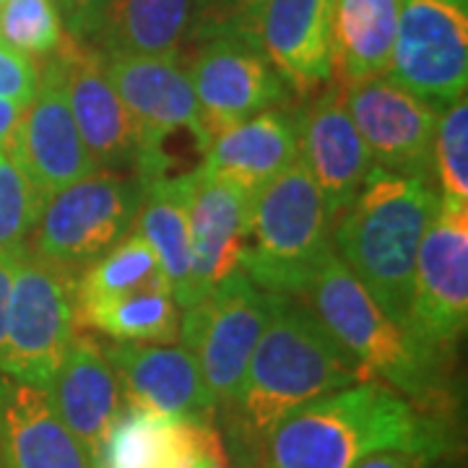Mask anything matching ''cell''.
Returning <instances> with one entry per match:
<instances>
[{
  "label": "cell",
  "mask_w": 468,
  "mask_h": 468,
  "mask_svg": "<svg viewBox=\"0 0 468 468\" xmlns=\"http://www.w3.org/2000/svg\"><path fill=\"white\" fill-rule=\"evenodd\" d=\"M369 383L349 351L300 297L268 294V320L242 385L218 414L239 468H250L276 424L325 393ZM229 455V458H232Z\"/></svg>",
  "instance_id": "6da1fadb"
},
{
  "label": "cell",
  "mask_w": 468,
  "mask_h": 468,
  "mask_svg": "<svg viewBox=\"0 0 468 468\" xmlns=\"http://www.w3.org/2000/svg\"><path fill=\"white\" fill-rule=\"evenodd\" d=\"M378 451L437 461L452 451L451 419L419 411L385 383H356L286 414L250 468H354Z\"/></svg>",
  "instance_id": "7a4b0ae2"
},
{
  "label": "cell",
  "mask_w": 468,
  "mask_h": 468,
  "mask_svg": "<svg viewBox=\"0 0 468 468\" xmlns=\"http://www.w3.org/2000/svg\"><path fill=\"white\" fill-rule=\"evenodd\" d=\"M440 193L427 177H406L372 165L365 185L335 218L331 242L344 266L367 289L385 318L406 331L414 263Z\"/></svg>",
  "instance_id": "3957f363"
},
{
  "label": "cell",
  "mask_w": 468,
  "mask_h": 468,
  "mask_svg": "<svg viewBox=\"0 0 468 468\" xmlns=\"http://www.w3.org/2000/svg\"><path fill=\"white\" fill-rule=\"evenodd\" d=\"M302 300L354 356L367 380L393 388L424 414L452 417L451 367L455 354L421 346L401 325L385 318L335 252L325 258Z\"/></svg>",
  "instance_id": "277c9868"
},
{
  "label": "cell",
  "mask_w": 468,
  "mask_h": 468,
  "mask_svg": "<svg viewBox=\"0 0 468 468\" xmlns=\"http://www.w3.org/2000/svg\"><path fill=\"white\" fill-rule=\"evenodd\" d=\"M331 232L318 185L297 159L252 193L239 271L268 294L302 300L334 252Z\"/></svg>",
  "instance_id": "5b68a950"
},
{
  "label": "cell",
  "mask_w": 468,
  "mask_h": 468,
  "mask_svg": "<svg viewBox=\"0 0 468 468\" xmlns=\"http://www.w3.org/2000/svg\"><path fill=\"white\" fill-rule=\"evenodd\" d=\"M79 331V273L24 245L18 258L0 372L11 380L50 385Z\"/></svg>",
  "instance_id": "8992f818"
},
{
  "label": "cell",
  "mask_w": 468,
  "mask_h": 468,
  "mask_svg": "<svg viewBox=\"0 0 468 468\" xmlns=\"http://www.w3.org/2000/svg\"><path fill=\"white\" fill-rule=\"evenodd\" d=\"M138 206L141 183L135 175L94 169L42 206L29 248L81 276L84 268L133 232Z\"/></svg>",
  "instance_id": "52a82bcc"
},
{
  "label": "cell",
  "mask_w": 468,
  "mask_h": 468,
  "mask_svg": "<svg viewBox=\"0 0 468 468\" xmlns=\"http://www.w3.org/2000/svg\"><path fill=\"white\" fill-rule=\"evenodd\" d=\"M468 325V203L440 198L414 263L406 334L455 354Z\"/></svg>",
  "instance_id": "ba28073f"
},
{
  "label": "cell",
  "mask_w": 468,
  "mask_h": 468,
  "mask_svg": "<svg viewBox=\"0 0 468 468\" xmlns=\"http://www.w3.org/2000/svg\"><path fill=\"white\" fill-rule=\"evenodd\" d=\"M180 338L201 367L206 388L217 401V414L229 406L242 385L252 349L268 320V292L237 271L185 307Z\"/></svg>",
  "instance_id": "9c48e42d"
},
{
  "label": "cell",
  "mask_w": 468,
  "mask_h": 468,
  "mask_svg": "<svg viewBox=\"0 0 468 468\" xmlns=\"http://www.w3.org/2000/svg\"><path fill=\"white\" fill-rule=\"evenodd\" d=\"M388 79L427 101L437 115L466 94V0H401Z\"/></svg>",
  "instance_id": "30bf717a"
},
{
  "label": "cell",
  "mask_w": 468,
  "mask_h": 468,
  "mask_svg": "<svg viewBox=\"0 0 468 468\" xmlns=\"http://www.w3.org/2000/svg\"><path fill=\"white\" fill-rule=\"evenodd\" d=\"M198 100L201 135L208 144L232 125L279 107L286 100L284 79L271 66L258 39L217 37L193 45L183 58Z\"/></svg>",
  "instance_id": "8fae6325"
},
{
  "label": "cell",
  "mask_w": 468,
  "mask_h": 468,
  "mask_svg": "<svg viewBox=\"0 0 468 468\" xmlns=\"http://www.w3.org/2000/svg\"><path fill=\"white\" fill-rule=\"evenodd\" d=\"M344 101L378 167L432 180L437 112L388 76L344 89Z\"/></svg>",
  "instance_id": "7c38bea8"
},
{
  "label": "cell",
  "mask_w": 468,
  "mask_h": 468,
  "mask_svg": "<svg viewBox=\"0 0 468 468\" xmlns=\"http://www.w3.org/2000/svg\"><path fill=\"white\" fill-rule=\"evenodd\" d=\"M294 115L300 162L318 185L325 211L335 224L365 185L372 154L346 110L344 89L335 81L307 97Z\"/></svg>",
  "instance_id": "4fadbf2b"
},
{
  "label": "cell",
  "mask_w": 468,
  "mask_h": 468,
  "mask_svg": "<svg viewBox=\"0 0 468 468\" xmlns=\"http://www.w3.org/2000/svg\"><path fill=\"white\" fill-rule=\"evenodd\" d=\"M8 144L45 203L63 187L100 169L68 110L60 68L52 55L39 68V89Z\"/></svg>",
  "instance_id": "5bb4252c"
},
{
  "label": "cell",
  "mask_w": 468,
  "mask_h": 468,
  "mask_svg": "<svg viewBox=\"0 0 468 468\" xmlns=\"http://www.w3.org/2000/svg\"><path fill=\"white\" fill-rule=\"evenodd\" d=\"M125 409L175 419L214 421L217 401L206 388L196 356L175 344H107Z\"/></svg>",
  "instance_id": "9a60e30c"
},
{
  "label": "cell",
  "mask_w": 468,
  "mask_h": 468,
  "mask_svg": "<svg viewBox=\"0 0 468 468\" xmlns=\"http://www.w3.org/2000/svg\"><path fill=\"white\" fill-rule=\"evenodd\" d=\"M73 122L100 169L135 167L138 133L125 104L110 84L104 55L94 45L66 37L52 52Z\"/></svg>",
  "instance_id": "2e32d148"
},
{
  "label": "cell",
  "mask_w": 468,
  "mask_h": 468,
  "mask_svg": "<svg viewBox=\"0 0 468 468\" xmlns=\"http://www.w3.org/2000/svg\"><path fill=\"white\" fill-rule=\"evenodd\" d=\"M252 193L211 175L203 165L190 185V252L193 266L180 307H190L239 271Z\"/></svg>",
  "instance_id": "e0dca14e"
},
{
  "label": "cell",
  "mask_w": 468,
  "mask_h": 468,
  "mask_svg": "<svg viewBox=\"0 0 468 468\" xmlns=\"http://www.w3.org/2000/svg\"><path fill=\"white\" fill-rule=\"evenodd\" d=\"M104 68L133 120L138 151L180 128L201 135L198 100L180 55H115L104 58Z\"/></svg>",
  "instance_id": "ac0fdd59"
},
{
  "label": "cell",
  "mask_w": 468,
  "mask_h": 468,
  "mask_svg": "<svg viewBox=\"0 0 468 468\" xmlns=\"http://www.w3.org/2000/svg\"><path fill=\"white\" fill-rule=\"evenodd\" d=\"M335 0H266L258 39L271 66L300 100L331 81Z\"/></svg>",
  "instance_id": "d6986e66"
},
{
  "label": "cell",
  "mask_w": 468,
  "mask_h": 468,
  "mask_svg": "<svg viewBox=\"0 0 468 468\" xmlns=\"http://www.w3.org/2000/svg\"><path fill=\"white\" fill-rule=\"evenodd\" d=\"M48 388L58 417L84 445L94 463L112 424L125 411L104 344L94 335L76 331Z\"/></svg>",
  "instance_id": "ffe728a7"
},
{
  "label": "cell",
  "mask_w": 468,
  "mask_h": 468,
  "mask_svg": "<svg viewBox=\"0 0 468 468\" xmlns=\"http://www.w3.org/2000/svg\"><path fill=\"white\" fill-rule=\"evenodd\" d=\"M208 458H229L214 421L125 409L104 440L94 468H196Z\"/></svg>",
  "instance_id": "44dd1931"
},
{
  "label": "cell",
  "mask_w": 468,
  "mask_h": 468,
  "mask_svg": "<svg viewBox=\"0 0 468 468\" xmlns=\"http://www.w3.org/2000/svg\"><path fill=\"white\" fill-rule=\"evenodd\" d=\"M0 468H94L58 417L48 385L0 380Z\"/></svg>",
  "instance_id": "7402d4cb"
},
{
  "label": "cell",
  "mask_w": 468,
  "mask_h": 468,
  "mask_svg": "<svg viewBox=\"0 0 468 468\" xmlns=\"http://www.w3.org/2000/svg\"><path fill=\"white\" fill-rule=\"evenodd\" d=\"M297 159V115L279 104L217 135L208 144L203 169L255 193Z\"/></svg>",
  "instance_id": "603a6c76"
},
{
  "label": "cell",
  "mask_w": 468,
  "mask_h": 468,
  "mask_svg": "<svg viewBox=\"0 0 468 468\" xmlns=\"http://www.w3.org/2000/svg\"><path fill=\"white\" fill-rule=\"evenodd\" d=\"M401 0H335L334 70L341 89L388 76Z\"/></svg>",
  "instance_id": "cb8c5ba5"
},
{
  "label": "cell",
  "mask_w": 468,
  "mask_h": 468,
  "mask_svg": "<svg viewBox=\"0 0 468 468\" xmlns=\"http://www.w3.org/2000/svg\"><path fill=\"white\" fill-rule=\"evenodd\" d=\"M190 185L193 172L141 185V206L133 229L149 242L167 276L172 297L180 302L187 289L193 252H190Z\"/></svg>",
  "instance_id": "d4e9b609"
},
{
  "label": "cell",
  "mask_w": 468,
  "mask_h": 468,
  "mask_svg": "<svg viewBox=\"0 0 468 468\" xmlns=\"http://www.w3.org/2000/svg\"><path fill=\"white\" fill-rule=\"evenodd\" d=\"M190 0H112L94 48L115 55H180Z\"/></svg>",
  "instance_id": "484cf974"
},
{
  "label": "cell",
  "mask_w": 468,
  "mask_h": 468,
  "mask_svg": "<svg viewBox=\"0 0 468 468\" xmlns=\"http://www.w3.org/2000/svg\"><path fill=\"white\" fill-rule=\"evenodd\" d=\"M79 323L112 341L128 344H177L180 313L169 284L146 286L115 300L79 310Z\"/></svg>",
  "instance_id": "4316f807"
},
{
  "label": "cell",
  "mask_w": 468,
  "mask_h": 468,
  "mask_svg": "<svg viewBox=\"0 0 468 468\" xmlns=\"http://www.w3.org/2000/svg\"><path fill=\"white\" fill-rule=\"evenodd\" d=\"M169 284L159 258L141 234H125L115 248L79 276V310L100 302L115 300L146 286Z\"/></svg>",
  "instance_id": "83f0119b"
},
{
  "label": "cell",
  "mask_w": 468,
  "mask_h": 468,
  "mask_svg": "<svg viewBox=\"0 0 468 468\" xmlns=\"http://www.w3.org/2000/svg\"><path fill=\"white\" fill-rule=\"evenodd\" d=\"M11 141V138H8ZM45 201L11 144L0 146V250L24 248Z\"/></svg>",
  "instance_id": "f1b7e54d"
},
{
  "label": "cell",
  "mask_w": 468,
  "mask_h": 468,
  "mask_svg": "<svg viewBox=\"0 0 468 468\" xmlns=\"http://www.w3.org/2000/svg\"><path fill=\"white\" fill-rule=\"evenodd\" d=\"M432 172L440 198L468 203V100L466 94L437 115L432 144Z\"/></svg>",
  "instance_id": "f546056e"
},
{
  "label": "cell",
  "mask_w": 468,
  "mask_h": 468,
  "mask_svg": "<svg viewBox=\"0 0 468 468\" xmlns=\"http://www.w3.org/2000/svg\"><path fill=\"white\" fill-rule=\"evenodd\" d=\"M0 37L27 58H50L68 34L52 0H5Z\"/></svg>",
  "instance_id": "4dcf8cb0"
},
{
  "label": "cell",
  "mask_w": 468,
  "mask_h": 468,
  "mask_svg": "<svg viewBox=\"0 0 468 468\" xmlns=\"http://www.w3.org/2000/svg\"><path fill=\"white\" fill-rule=\"evenodd\" d=\"M263 5L266 0H190V18H187L185 39L190 45L217 39V37L258 39Z\"/></svg>",
  "instance_id": "1f68e13d"
},
{
  "label": "cell",
  "mask_w": 468,
  "mask_h": 468,
  "mask_svg": "<svg viewBox=\"0 0 468 468\" xmlns=\"http://www.w3.org/2000/svg\"><path fill=\"white\" fill-rule=\"evenodd\" d=\"M39 89V68L32 58L0 42V100L29 107Z\"/></svg>",
  "instance_id": "d6a6232c"
},
{
  "label": "cell",
  "mask_w": 468,
  "mask_h": 468,
  "mask_svg": "<svg viewBox=\"0 0 468 468\" xmlns=\"http://www.w3.org/2000/svg\"><path fill=\"white\" fill-rule=\"evenodd\" d=\"M63 29L81 45H94L112 0H52Z\"/></svg>",
  "instance_id": "836d02e7"
},
{
  "label": "cell",
  "mask_w": 468,
  "mask_h": 468,
  "mask_svg": "<svg viewBox=\"0 0 468 468\" xmlns=\"http://www.w3.org/2000/svg\"><path fill=\"white\" fill-rule=\"evenodd\" d=\"M21 252H24V248H16V250H0V362H3V351H5L8 300H11V286H14V273H16Z\"/></svg>",
  "instance_id": "e575fe53"
},
{
  "label": "cell",
  "mask_w": 468,
  "mask_h": 468,
  "mask_svg": "<svg viewBox=\"0 0 468 468\" xmlns=\"http://www.w3.org/2000/svg\"><path fill=\"white\" fill-rule=\"evenodd\" d=\"M430 458L411 451H378L365 455L354 468H430Z\"/></svg>",
  "instance_id": "d590c367"
},
{
  "label": "cell",
  "mask_w": 468,
  "mask_h": 468,
  "mask_svg": "<svg viewBox=\"0 0 468 468\" xmlns=\"http://www.w3.org/2000/svg\"><path fill=\"white\" fill-rule=\"evenodd\" d=\"M24 104H16L11 100H0V146L8 144V138L16 133L18 122L24 117Z\"/></svg>",
  "instance_id": "8d00e7d4"
},
{
  "label": "cell",
  "mask_w": 468,
  "mask_h": 468,
  "mask_svg": "<svg viewBox=\"0 0 468 468\" xmlns=\"http://www.w3.org/2000/svg\"><path fill=\"white\" fill-rule=\"evenodd\" d=\"M0 3H5V0H0Z\"/></svg>",
  "instance_id": "74e56055"
},
{
  "label": "cell",
  "mask_w": 468,
  "mask_h": 468,
  "mask_svg": "<svg viewBox=\"0 0 468 468\" xmlns=\"http://www.w3.org/2000/svg\"><path fill=\"white\" fill-rule=\"evenodd\" d=\"M0 380H3V378H0Z\"/></svg>",
  "instance_id": "f35d334b"
}]
</instances>
